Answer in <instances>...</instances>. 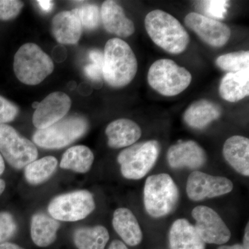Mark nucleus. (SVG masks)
I'll return each instance as SVG.
<instances>
[{"mask_svg":"<svg viewBox=\"0 0 249 249\" xmlns=\"http://www.w3.org/2000/svg\"><path fill=\"white\" fill-rule=\"evenodd\" d=\"M103 77L109 86L122 88L133 80L138 62L130 46L114 37L106 42L104 50Z\"/></svg>","mask_w":249,"mask_h":249,"instance_id":"obj_1","label":"nucleus"},{"mask_svg":"<svg viewBox=\"0 0 249 249\" xmlns=\"http://www.w3.org/2000/svg\"><path fill=\"white\" fill-rule=\"evenodd\" d=\"M145 27L151 40L168 53H183L189 45V34L182 24L161 10H154L146 15Z\"/></svg>","mask_w":249,"mask_h":249,"instance_id":"obj_2","label":"nucleus"},{"mask_svg":"<svg viewBox=\"0 0 249 249\" xmlns=\"http://www.w3.org/2000/svg\"><path fill=\"white\" fill-rule=\"evenodd\" d=\"M144 206L149 215L165 217L173 213L179 200V191L173 178L161 173L148 177L143 192Z\"/></svg>","mask_w":249,"mask_h":249,"instance_id":"obj_3","label":"nucleus"},{"mask_svg":"<svg viewBox=\"0 0 249 249\" xmlns=\"http://www.w3.org/2000/svg\"><path fill=\"white\" fill-rule=\"evenodd\" d=\"M15 74L21 83L37 85L52 74L54 70L52 58L34 43H26L14 56Z\"/></svg>","mask_w":249,"mask_h":249,"instance_id":"obj_4","label":"nucleus"},{"mask_svg":"<svg viewBox=\"0 0 249 249\" xmlns=\"http://www.w3.org/2000/svg\"><path fill=\"white\" fill-rule=\"evenodd\" d=\"M89 124L81 116L63 118L50 127L37 129L33 136V142L42 148L55 150L70 145L88 132Z\"/></svg>","mask_w":249,"mask_h":249,"instance_id":"obj_5","label":"nucleus"},{"mask_svg":"<svg viewBox=\"0 0 249 249\" xmlns=\"http://www.w3.org/2000/svg\"><path fill=\"white\" fill-rule=\"evenodd\" d=\"M191 81V73L170 59L157 60L152 64L147 73L150 86L165 96H175L183 92Z\"/></svg>","mask_w":249,"mask_h":249,"instance_id":"obj_6","label":"nucleus"},{"mask_svg":"<svg viewBox=\"0 0 249 249\" xmlns=\"http://www.w3.org/2000/svg\"><path fill=\"white\" fill-rule=\"evenodd\" d=\"M160 152V143L155 140L126 147L117 157L121 174L127 179H141L153 168Z\"/></svg>","mask_w":249,"mask_h":249,"instance_id":"obj_7","label":"nucleus"},{"mask_svg":"<svg viewBox=\"0 0 249 249\" xmlns=\"http://www.w3.org/2000/svg\"><path fill=\"white\" fill-rule=\"evenodd\" d=\"M96 209L93 195L80 190L53 198L48 206L51 217L63 222H76L89 215Z\"/></svg>","mask_w":249,"mask_h":249,"instance_id":"obj_8","label":"nucleus"},{"mask_svg":"<svg viewBox=\"0 0 249 249\" xmlns=\"http://www.w3.org/2000/svg\"><path fill=\"white\" fill-rule=\"evenodd\" d=\"M0 154L15 169L21 170L37 158V147L9 124H0Z\"/></svg>","mask_w":249,"mask_h":249,"instance_id":"obj_9","label":"nucleus"},{"mask_svg":"<svg viewBox=\"0 0 249 249\" xmlns=\"http://www.w3.org/2000/svg\"><path fill=\"white\" fill-rule=\"evenodd\" d=\"M195 228L205 243L222 245L230 240V230L219 214L211 208L198 206L192 211Z\"/></svg>","mask_w":249,"mask_h":249,"instance_id":"obj_10","label":"nucleus"},{"mask_svg":"<svg viewBox=\"0 0 249 249\" xmlns=\"http://www.w3.org/2000/svg\"><path fill=\"white\" fill-rule=\"evenodd\" d=\"M232 189L233 183L229 178L197 170L193 172L187 180L186 193L192 201H199L224 196Z\"/></svg>","mask_w":249,"mask_h":249,"instance_id":"obj_11","label":"nucleus"},{"mask_svg":"<svg viewBox=\"0 0 249 249\" xmlns=\"http://www.w3.org/2000/svg\"><path fill=\"white\" fill-rule=\"evenodd\" d=\"M187 27L208 45L222 47L230 39L231 32L227 24L197 13H190L185 18Z\"/></svg>","mask_w":249,"mask_h":249,"instance_id":"obj_12","label":"nucleus"},{"mask_svg":"<svg viewBox=\"0 0 249 249\" xmlns=\"http://www.w3.org/2000/svg\"><path fill=\"white\" fill-rule=\"evenodd\" d=\"M71 106V99L66 93H50L37 105L33 115V124L37 129L47 128L65 118Z\"/></svg>","mask_w":249,"mask_h":249,"instance_id":"obj_13","label":"nucleus"},{"mask_svg":"<svg viewBox=\"0 0 249 249\" xmlns=\"http://www.w3.org/2000/svg\"><path fill=\"white\" fill-rule=\"evenodd\" d=\"M167 160L173 169H198L206 163L207 155L204 149L194 141H181L170 147Z\"/></svg>","mask_w":249,"mask_h":249,"instance_id":"obj_14","label":"nucleus"},{"mask_svg":"<svg viewBox=\"0 0 249 249\" xmlns=\"http://www.w3.org/2000/svg\"><path fill=\"white\" fill-rule=\"evenodd\" d=\"M101 17L103 27L109 34L127 37L135 31L134 22L126 17L124 9L116 1H104L101 7Z\"/></svg>","mask_w":249,"mask_h":249,"instance_id":"obj_15","label":"nucleus"},{"mask_svg":"<svg viewBox=\"0 0 249 249\" xmlns=\"http://www.w3.org/2000/svg\"><path fill=\"white\" fill-rule=\"evenodd\" d=\"M107 144L111 148L131 146L142 137V129L133 121L120 119L112 121L106 127Z\"/></svg>","mask_w":249,"mask_h":249,"instance_id":"obj_16","label":"nucleus"},{"mask_svg":"<svg viewBox=\"0 0 249 249\" xmlns=\"http://www.w3.org/2000/svg\"><path fill=\"white\" fill-rule=\"evenodd\" d=\"M83 31L79 19L71 11H62L54 16L52 32L55 40L62 45L78 43Z\"/></svg>","mask_w":249,"mask_h":249,"instance_id":"obj_17","label":"nucleus"},{"mask_svg":"<svg viewBox=\"0 0 249 249\" xmlns=\"http://www.w3.org/2000/svg\"><path fill=\"white\" fill-rule=\"evenodd\" d=\"M223 155L228 163L240 175H249V140L242 136H232L226 141Z\"/></svg>","mask_w":249,"mask_h":249,"instance_id":"obj_18","label":"nucleus"},{"mask_svg":"<svg viewBox=\"0 0 249 249\" xmlns=\"http://www.w3.org/2000/svg\"><path fill=\"white\" fill-rule=\"evenodd\" d=\"M170 249H206L194 226L186 219H178L171 226L169 232Z\"/></svg>","mask_w":249,"mask_h":249,"instance_id":"obj_19","label":"nucleus"},{"mask_svg":"<svg viewBox=\"0 0 249 249\" xmlns=\"http://www.w3.org/2000/svg\"><path fill=\"white\" fill-rule=\"evenodd\" d=\"M113 227L124 240L131 247L139 245L142 240V232L133 213L126 208H119L114 213Z\"/></svg>","mask_w":249,"mask_h":249,"instance_id":"obj_20","label":"nucleus"},{"mask_svg":"<svg viewBox=\"0 0 249 249\" xmlns=\"http://www.w3.org/2000/svg\"><path fill=\"white\" fill-rule=\"evenodd\" d=\"M222 108L217 103L201 99L191 104L185 111L183 119L190 127L203 129L222 115Z\"/></svg>","mask_w":249,"mask_h":249,"instance_id":"obj_21","label":"nucleus"},{"mask_svg":"<svg viewBox=\"0 0 249 249\" xmlns=\"http://www.w3.org/2000/svg\"><path fill=\"white\" fill-rule=\"evenodd\" d=\"M219 93L223 99L231 103L237 102L248 96L249 69L226 74L219 84Z\"/></svg>","mask_w":249,"mask_h":249,"instance_id":"obj_22","label":"nucleus"},{"mask_svg":"<svg viewBox=\"0 0 249 249\" xmlns=\"http://www.w3.org/2000/svg\"><path fill=\"white\" fill-rule=\"evenodd\" d=\"M60 223L43 213L34 214L31 219V235L33 242L40 247H47L57 238Z\"/></svg>","mask_w":249,"mask_h":249,"instance_id":"obj_23","label":"nucleus"},{"mask_svg":"<svg viewBox=\"0 0 249 249\" xmlns=\"http://www.w3.org/2000/svg\"><path fill=\"white\" fill-rule=\"evenodd\" d=\"M94 156L89 147L76 145L70 147L62 155L60 166L78 173H86L91 169Z\"/></svg>","mask_w":249,"mask_h":249,"instance_id":"obj_24","label":"nucleus"},{"mask_svg":"<svg viewBox=\"0 0 249 249\" xmlns=\"http://www.w3.org/2000/svg\"><path fill=\"white\" fill-rule=\"evenodd\" d=\"M73 242L78 249H105L109 232L103 226L78 228L73 232Z\"/></svg>","mask_w":249,"mask_h":249,"instance_id":"obj_25","label":"nucleus"},{"mask_svg":"<svg viewBox=\"0 0 249 249\" xmlns=\"http://www.w3.org/2000/svg\"><path fill=\"white\" fill-rule=\"evenodd\" d=\"M58 167V160L52 156L31 162L25 167L24 177L31 185H40L48 181Z\"/></svg>","mask_w":249,"mask_h":249,"instance_id":"obj_26","label":"nucleus"},{"mask_svg":"<svg viewBox=\"0 0 249 249\" xmlns=\"http://www.w3.org/2000/svg\"><path fill=\"white\" fill-rule=\"evenodd\" d=\"M216 65L223 71L235 73L249 69V52L248 51L232 52L218 57Z\"/></svg>","mask_w":249,"mask_h":249,"instance_id":"obj_27","label":"nucleus"},{"mask_svg":"<svg viewBox=\"0 0 249 249\" xmlns=\"http://www.w3.org/2000/svg\"><path fill=\"white\" fill-rule=\"evenodd\" d=\"M71 12L79 19L82 27L88 30H93L99 25L101 14L96 5H84L81 7L72 10Z\"/></svg>","mask_w":249,"mask_h":249,"instance_id":"obj_28","label":"nucleus"},{"mask_svg":"<svg viewBox=\"0 0 249 249\" xmlns=\"http://www.w3.org/2000/svg\"><path fill=\"white\" fill-rule=\"evenodd\" d=\"M198 8L204 16L212 19H224L227 11V1H197Z\"/></svg>","mask_w":249,"mask_h":249,"instance_id":"obj_29","label":"nucleus"},{"mask_svg":"<svg viewBox=\"0 0 249 249\" xmlns=\"http://www.w3.org/2000/svg\"><path fill=\"white\" fill-rule=\"evenodd\" d=\"M18 230L17 223L10 213L0 212V245L14 237Z\"/></svg>","mask_w":249,"mask_h":249,"instance_id":"obj_30","label":"nucleus"},{"mask_svg":"<svg viewBox=\"0 0 249 249\" xmlns=\"http://www.w3.org/2000/svg\"><path fill=\"white\" fill-rule=\"evenodd\" d=\"M24 6L18 0H0V20L9 21L17 17Z\"/></svg>","mask_w":249,"mask_h":249,"instance_id":"obj_31","label":"nucleus"},{"mask_svg":"<svg viewBox=\"0 0 249 249\" xmlns=\"http://www.w3.org/2000/svg\"><path fill=\"white\" fill-rule=\"evenodd\" d=\"M19 114V107L15 103L0 96V124L11 122Z\"/></svg>","mask_w":249,"mask_h":249,"instance_id":"obj_32","label":"nucleus"},{"mask_svg":"<svg viewBox=\"0 0 249 249\" xmlns=\"http://www.w3.org/2000/svg\"><path fill=\"white\" fill-rule=\"evenodd\" d=\"M86 76L94 83H101L102 81L103 72L101 67L91 63L86 65L84 68Z\"/></svg>","mask_w":249,"mask_h":249,"instance_id":"obj_33","label":"nucleus"},{"mask_svg":"<svg viewBox=\"0 0 249 249\" xmlns=\"http://www.w3.org/2000/svg\"><path fill=\"white\" fill-rule=\"evenodd\" d=\"M89 58L93 64L101 67L103 70V62H104V53L99 49H92L89 52Z\"/></svg>","mask_w":249,"mask_h":249,"instance_id":"obj_34","label":"nucleus"},{"mask_svg":"<svg viewBox=\"0 0 249 249\" xmlns=\"http://www.w3.org/2000/svg\"><path fill=\"white\" fill-rule=\"evenodd\" d=\"M53 55L56 61H63L67 57L66 50L63 47H56L53 49Z\"/></svg>","mask_w":249,"mask_h":249,"instance_id":"obj_35","label":"nucleus"},{"mask_svg":"<svg viewBox=\"0 0 249 249\" xmlns=\"http://www.w3.org/2000/svg\"><path fill=\"white\" fill-rule=\"evenodd\" d=\"M37 2L38 3L41 9L45 12H50L53 9V1H49V0H40V1H37Z\"/></svg>","mask_w":249,"mask_h":249,"instance_id":"obj_36","label":"nucleus"},{"mask_svg":"<svg viewBox=\"0 0 249 249\" xmlns=\"http://www.w3.org/2000/svg\"><path fill=\"white\" fill-rule=\"evenodd\" d=\"M108 249H128L124 242L120 240H114L109 246Z\"/></svg>","mask_w":249,"mask_h":249,"instance_id":"obj_37","label":"nucleus"},{"mask_svg":"<svg viewBox=\"0 0 249 249\" xmlns=\"http://www.w3.org/2000/svg\"><path fill=\"white\" fill-rule=\"evenodd\" d=\"M244 248L245 249H249V223L247 224L245 228V235H244L243 240Z\"/></svg>","mask_w":249,"mask_h":249,"instance_id":"obj_38","label":"nucleus"},{"mask_svg":"<svg viewBox=\"0 0 249 249\" xmlns=\"http://www.w3.org/2000/svg\"><path fill=\"white\" fill-rule=\"evenodd\" d=\"M0 249H24L16 244L10 243V242H4L0 245Z\"/></svg>","mask_w":249,"mask_h":249,"instance_id":"obj_39","label":"nucleus"},{"mask_svg":"<svg viewBox=\"0 0 249 249\" xmlns=\"http://www.w3.org/2000/svg\"><path fill=\"white\" fill-rule=\"evenodd\" d=\"M217 249H245L242 245H234L232 246H221Z\"/></svg>","mask_w":249,"mask_h":249,"instance_id":"obj_40","label":"nucleus"},{"mask_svg":"<svg viewBox=\"0 0 249 249\" xmlns=\"http://www.w3.org/2000/svg\"><path fill=\"white\" fill-rule=\"evenodd\" d=\"M5 170V163L2 156L0 154V175H2Z\"/></svg>","mask_w":249,"mask_h":249,"instance_id":"obj_41","label":"nucleus"},{"mask_svg":"<svg viewBox=\"0 0 249 249\" xmlns=\"http://www.w3.org/2000/svg\"><path fill=\"white\" fill-rule=\"evenodd\" d=\"M5 188H6V183H5L4 180L0 178V196L4 193Z\"/></svg>","mask_w":249,"mask_h":249,"instance_id":"obj_42","label":"nucleus"}]
</instances>
